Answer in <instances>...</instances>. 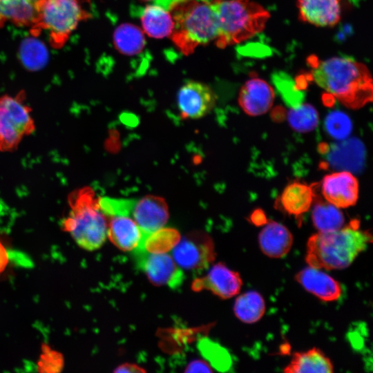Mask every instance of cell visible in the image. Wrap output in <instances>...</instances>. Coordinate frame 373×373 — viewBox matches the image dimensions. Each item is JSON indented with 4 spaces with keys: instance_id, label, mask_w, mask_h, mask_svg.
<instances>
[{
    "instance_id": "obj_1",
    "label": "cell",
    "mask_w": 373,
    "mask_h": 373,
    "mask_svg": "<svg viewBox=\"0 0 373 373\" xmlns=\"http://www.w3.org/2000/svg\"><path fill=\"white\" fill-rule=\"evenodd\" d=\"M309 61L312 80L347 108L358 109L372 101V78L363 63L347 56Z\"/></svg>"
},
{
    "instance_id": "obj_2",
    "label": "cell",
    "mask_w": 373,
    "mask_h": 373,
    "mask_svg": "<svg viewBox=\"0 0 373 373\" xmlns=\"http://www.w3.org/2000/svg\"><path fill=\"white\" fill-rule=\"evenodd\" d=\"M372 241L371 233L358 222L333 231H318L307 242L305 260L309 266L327 270L348 267Z\"/></svg>"
},
{
    "instance_id": "obj_3",
    "label": "cell",
    "mask_w": 373,
    "mask_h": 373,
    "mask_svg": "<svg viewBox=\"0 0 373 373\" xmlns=\"http://www.w3.org/2000/svg\"><path fill=\"white\" fill-rule=\"evenodd\" d=\"M165 5L173 20L171 39L189 55L195 49L216 40L218 23L209 0H157Z\"/></svg>"
},
{
    "instance_id": "obj_4",
    "label": "cell",
    "mask_w": 373,
    "mask_h": 373,
    "mask_svg": "<svg viewBox=\"0 0 373 373\" xmlns=\"http://www.w3.org/2000/svg\"><path fill=\"white\" fill-rule=\"evenodd\" d=\"M218 35L216 44L224 48L245 41L260 32L270 17L261 5L251 0H211Z\"/></svg>"
},
{
    "instance_id": "obj_5",
    "label": "cell",
    "mask_w": 373,
    "mask_h": 373,
    "mask_svg": "<svg viewBox=\"0 0 373 373\" xmlns=\"http://www.w3.org/2000/svg\"><path fill=\"white\" fill-rule=\"evenodd\" d=\"M70 211L62 222L64 231L69 233L77 244L88 251L99 249L107 236L108 220L93 191L83 187L68 195Z\"/></svg>"
},
{
    "instance_id": "obj_6",
    "label": "cell",
    "mask_w": 373,
    "mask_h": 373,
    "mask_svg": "<svg viewBox=\"0 0 373 373\" xmlns=\"http://www.w3.org/2000/svg\"><path fill=\"white\" fill-rule=\"evenodd\" d=\"M90 17L77 0H39L37 17L30 28L33 36L42 30L48 33L52 47L59 48L68 41L78 23Z\"/></svg>"
},
{
    "instance_id": "obj_7",
    "label": "cell",
    "mask_w": 373,
    "mask_h": 373,
    "mask_svg": "<svg viewBox=\"0 0 373 373\" xmlns=\"http://www.w3.org/2000/svg\"><path fill=\"white\" fill-rule=\"evenodd\" d=\"M31 109L23 102L21 93L0 97V151H13L22 139L35 131Z\"/></svg>"
},
{
    "instance_id": "obj_8",
    "label": "cell",
    "mask_w": 373,
    "mask_h": 373,
    "mask_svg": "<svg viewBox=\"0 0 373 373\" xmlns=\"http://www.w3.org/2000/svg\"><path fill=\"white\" fill-rule=\"evenodd\" d=\"M133 253L137 267L153 285L175 289L182 284L184 273L169 254L151 252L144 247H138Z\"/></svg>"
},
{
    "instance_id": "obj_9",
    "label": "cell",
    "mask_w": 373,
    "mask_h": 373,
    "mask_svg": "<svg viewBox=\"0 0 373 373\" xmlns=\"http://www.w3.org/2000/svg\"><path fill=\"white\" fill-rule=\"evenodd\" d=\"M175 262L182 269L201 271L209 267L216 253L213 240L202 232H193L184 236L172 249Z\"/></svg>"
},
{
    "instance_id": "obj_10",
    "label": "cell",
    "mask_w": 373,
    "mask_h": 373,
    "mask_svg": "<svg viewBox=\"0 0 373 373\" xmlns=\"http://www.w3.org/2000/svg\"><path fill=\"white\" fill-rule=\"evenodd\" d=\"M177 102L184 117L198 119L204 117L213 109L216 102V96L208 85L189 81L180 87Z\"/></svg>"
},
{
    "instance_id": "obj_11",
    "label": "cell",
    "mask_w": 373,
    "mask_h": 373,
    "mask_svg": "<svg viewBox=\"0 0 373 373\" xmlns=\"http://www.w3.org/2000/svg\"><path fill=\"white\" fill-rule=\"evenodd\" d=\"M325 200L342 209L355 205L359 196V184L350 172L341 171L326 175L321 183Z\"/></svg>"
},
{
    "instance_id": "obj_12",
    "label": "cell",
    "mask_w": 373,
    "mask_h": 373,
    "mask_svg": "<svg viewBox=\"0 0 373 373\" xmlns=\"http://www.w3.org/2000/svg\"><path fill=\"white\" fill-rule=\"evenodd\" d=\"M242 285V280L239 274L219 262L213 265L204 276L196 278L192 283V289L195 291L209 290L227 299L237 295Z\"/></svg>"
},
{
    "instance_id": "obj_13",
    "label": "cell",
    "mask_w": 373,
    "mask_h": 373,
    "mask_svg": "<svg viewBox=\"0 0 373 373\" xmlns=\"http://www.w3.org/2000/svg\"><path fill=\"white\" fill-rule=\"evenodd\" d=\"M131 217L147 236L166 224L169 218L168 206L163 198L147 195L134 200Z\"/></svg>"
},
{
    "instance_id": "obj_14",
    "label": "cell",
    "mask_w": 373,
    "mask_h": 373,
    "mask_svg": "<svg viewBox=\"0 0 373 373\" xmlns=\"http://www.w3.org/2000/svg\"><path fill=\"white\" fill-rule=\"evenodd\" d=\"M274 98L272 86L264 79L254 77L247 80L241 87L238 104L246 114L256 117L269 111Z\"/></svg>"
},
{
    "instance_id": "obj_15",
    "label": "cell",
    "mask_w": 373,
    "mask_h": 373,
    "mask_svg": "<svg viewBox=\"0 0 373 373\" xmlns=\"http://www.w3.org/2000/svg\"><path fill=\"white\" fill-rule=\"evenodd\" d=\"M295 279L306 291L323 301L336 300L341 295L339 283L321 269L309 266L298 271Z\"/></svg>"
},
{
    "instance_id": "obj_16",
    "label": "cell",
    "mask_w": 373,
    "mask_h": 373,
    "mask_svg": "<svg viewBox=\"0 0 373 373\" xmlns=\"http://www.w3.org/2000/svg\"><path fill=\"white\" fill-rule=\"evenodd\" d=\"M341 0H297L300 19L318 27H331L339 21Z\"/></svg>"
},
{
    "instance_id": "obj_17",
    "label": "cell",
    "mask_w": 373,
    "mask_h": 373,
    "mask_svg": "<svg viewBox=\"0 0 373 373\" xmlns=\"http://www.w3.org/2000/svg\"><path fill=\"white\" fill-rule=\"evenodd\" d=\"M108 218L107 235L116 247L124 251L144 247L146 236L131 216L118 215Z\"/></svg>"
},
{
    "instance_id": "obj_18",
    "label": "cell",
    "mask_w": 373,
    "mask_h": 373,
    "mask_svg": "<svg viewBox=\"0 0 373 373\" xmlns=\"http://www.w3.org/2000/svg\"><path fill=\"white\" fill-rule=\"evenodd\" d=\"M258 243L267 256L279 258L288 254L293 244V236L281 223L270 221L258 234Z\"/></svg>"
},
{
    "instance_id": "obj_19",
    "label": "cell",
    "mask_w": 373,
    "mask_h": 373,
    "mask_svg": "<svg viewBox=\"0 0 373 373\" xmlns=\"http://www.w3.org/2000/svg\"><path fill=\"white\" fill-rule=\"evenodd\" d=\"M140 21L144 32L155 39L170 37L174 27L167 7L157 0L142 10Z\"/></svg>"
},
{
    "instance_id": "obj_20",
    "label": "cell",
    "mask_w": 373,
    "mask_h": 373,
    "mask_svg": "<svg viewBox=\"0 0 373 373\" xmlns=\"http://www.w3.org/2000/svg\"><path fill=\"white\" fill-rule=\"evenodd\" d=\"M314 195L309 185L294 181L285 186L280 195V202L286 213L298 217L310 209Z\"/></svg>"
},
{
    "instance_id": "obj_21",
    "label": "cell",
    "mask_w": 373,
    "mask_h": 373,
    "mask_svg": "<svg viewBox=\"0 0 373 373\" xmlns=\"http://www.w3.org/2000/svg\"><path fill=\"white\" fill-rule=\"evenodd\" d=\"M284 372L332 373L334 372V365L331 360L321 350L314 347L305 352L294 353Z\"/></svg>"
},
{
    "instance_id": "obj_22",
    "label": "cell",
    "mask_w": 373,
    "mask_h": 373,
    "mask_svg": "<svg viewBox=\"0 0 373 373\" xmlns=\"http://www.w3.org/2000/svg\"><path fill=\"white\" fill-rule=\"evenodd\" d=\"M39 0H0V17L19 26L33 25Z\"/></svg>"
},
{
    "instance_id": "obj_23",
    "label": "cell",
    "mask_w": 373,
    "mask_h": 373,
    "mask_svg": "<svg viewBox=\"0 0 373 373\" xmlns=\"http://www.w3.org/2000/svg\"><path fill=\"white\" fill-rule=\"evenodd\" d=\"M113 44L124 55H137L142 51L146 44L144 32L132 23H122L114 31Z\"/></svg>"
},
{
    "instance_id": "obj_24",
    "label": "cell",
    "mask_w": 373,
    "mask_h": 373,
    "mask_svg": "<svg viewBox=\"0 0 373 373\" xmlns=\"http://www.w3.org/2000/svg\"><path fill=\"white\" fill-rule=\"evenodd\" d=\"M265 309L263 297L256 291H248L239 296L233 306L236 316L245 323L258 321L263 316Z\"/></svg>"
},
{
    "instance_id": "obj_25",
    "label": "cell",
    "mask_w": 373,
    "mask_h": 373,
    "mask_svg": "<svg viewBox=\"0 0 373 373\" xmlns=\"http://www.w3.org/2000/svg\"><path fill=\"white\" fill-rule=\"evenodd\" d=\"M312 220L318 231H329L343 227L345 217L340 208L325 200L314 206Z\"/></svg>"
},
{
    "instance_id": "obj_26",
    "label": "cell",
    "mask_w": 373,
    "mask_h": 373,
    "mask_svg": "<svg viewBox=\"0 0 373 373\" xmlns=\"http://www.w3.org/2000/svg\"><path fill=\"white\" fill-rule=\"evenodd\" d=\"M19 57L27 69L37 70L46 64L48 53L46 47L41 41L30 37L24 39L21 44Z\"/></svg>"
},
{
    "instance_id": "obj_27",
    "label": "cell",
    "mask_w": 373,
    "mask_h": 373,
    "mask_svg": "<svg viewBox=\"0 0 373 373\" xmlns=\"http://www.w3.org/2000/svg\"><path fill=\"white\" fill-rule=\"evenodd\" d=\"M287 121L294 131L307 133L317 126L319 121L318 113L309 104H298L289 110Z\"/></svg>"
},
{
    "instance_id": "obj_28",
    "label": "cell",
    "mask_w": 373,
    "mask_h": 373,
    "mask_svg": "<svg viewBox=\"0 0 373 373\" xmlns=\"http://www.w3.org/2000/svg\"><path fill=\"white\" fill-rule=\"evenodd\" d=\"M179 240L176 230L161 228L146 237L144 247L151 252H163L175 246Z\"/></svg>"
},
{
    "instance_id": "obj_29",
    "label": "cell",
    "mask_w": 373,
    "mask_h": 373,
    "mask_svg": "<svg viewBox=\"0 0 373 373\" xmlns=\"http://www.w3.org/2000/svg\"><path fill=\"white\" fill-rule=\"evenodd\" d=\"M64 360L61 353L52 350L48 345H41V354L37 362V371L41 373L59 372L64 367Z\"/></svg>"
},
{
    "instance_id": "obj_30",
    "label": "cell",
    "mask_w": 373,
    "mask_h": 373,
    "mask_svg": "<svg viewBox=\"0 0 373 373\" xmlns=\"http://www.w3.org/2000/svg\"><path fill=\"white\" fill-rule=\"evenodd\" d=\"M199 347L203 355L215 367L225 370L229 367L230 356L223 347L209 340L202 341Z\"/></svg>"
},
{
    "instance_id": "obj_31",
    "label": "cell",
    "mask_w": 373,
    "mask_h": 373,
    "mask_svg": "<svg viewBox=\"0 0 373 373\" xmlns=\"http://www.w3.org/2000/svg\"><path fill=\"white\" fill-rule=\"evenodd\" d=\"M325 127L331 136L343 139L350 133L352 123L350 118L343 113L334 112L327 117Z\"/></svg>"
},
{
    "instance_id": "obj_32",
    "label": "cell",
    "mask_w": 373,
    "mask_h": 373,
    "mask_svg": "<svg viewBox=\"0 0 373 373\" xmlns=\"http://www.w3.org/2000/svg\"><path fill=\"white\" fill-rule=\"evenodd\" d=\"M186 372H212L210 366L204 361L196 360L191 362L186 367Z\"/></svg>"
},
{
    "instance_id": "obj_33",
    "label": "cell",
    "mask_w": 373,
    "mask_h": 373,
    "mask_svg": "<svg viewBox=\"0 0 373 373\" xmlns=\"http://www.w3.org/2000/svg\"><path fill=\"white\" fill-rule=\"evenodd\" d=\"M146 370L135 364L124 363L117 367L114 372H145Z\"/></svg>"
},
{
    "instance_id": "obj_34",
    "label": "cell",
    "mask_w": 373,
    "mask_h": 373,
    "mask_svg": "<svg viewBox=\"0 0 373 373\" xmlns=\"http://www.w3.org/2000/svg\"><path fill=\"white\" fill-rule=\"evenodd\" d=\"M8 252L3 243L0 241V274L5 270L8 264Z\"/></svg>"
},
{
    "instance_id": "obj_35",
    "label": "cell",
    "mask_w": 373,
    "mask_h": 373,
    "mask_svg": "<svg viewBox=\"0 0 373 373\" xmlns=\"http://www.w3.org/2000/svg\"><path fill=\"white\" fill-rule=\"evenodd\" d=\"M5 21L0 17V28L2 27V26L3 25Z\"/></svg>"
},
{
    "instance_id": "obj_36",
    "label": "cell",
    "mask_w": 373,
    "mask_h": 373,
    "mask_svg": "<svg viewBox=\"0 0 373 373\" xmlns=\"http://www.w3.org/2000/svg\"><path fill=\"white\" fill-rule=\"evenodd\" d=\"M142 1H154V0H141Z\"/></svg>"
}]
</instances>
